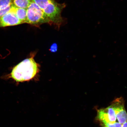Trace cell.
<instances>
[{
    "label": "cell",
    "mask_w": 127,
    "mask_h": 127,
    "mask_svg": "<svg viewBox=\"0 0 127 127\" xmlns=\"http://www.w3.org/2000/svg\"><path fill=\"white\" fill-rule=\"evenodd\" d=\"M27 20L26 23L38 27L40 25L50 22L46 15L38 6L31 1L27 9Z\"/></svg>",
    "instance_id": "obj_3"
},
{
    "label": "cell",
    "mask_w": 127,
    "mask_h": 127,
    "mask_svg": "<svg viewBox=\"0 0 127 127\" xmlns=\"http://www.w3.org/2000/svg\"><path fill=\"white\" fill-rule=\"evenodd\" d=\"M13 4V0H0V8L5 9Z\"/></svg>",
    "instance_id": "obj_10"
},
{
    "label": "cell",
    "mask_w": 127,
    "mask_h": 127,
    "mask_svg": "<svg viewBox=\"0 0 127 127\" xmlns=\"http://www.w3.org/2000/svg\"><path fill=\"white\" fill-rule=\"evenodd\" d=\"M12 11L14 13L17 18L23 24L26 23L27 9L17 7L13 4L12 8Z\"/></svg>",
    "instance_id": "obj_6"
},
{
    "label": "cell",
    "mask_w": 127,
    "mask_h": 127,
    "mask_svg": "<svg viewBox=\"0 0 127 127\" xmlns=\"http://www.w3.org/2000/svg\"><path fill=\"white\" fill-rule=\"evenodd\" d=\"M42 9L50 21L58 28L63 21L61 16L63 9L65 7L64 3L60 4L55 0H32Z\"/></svg>",
    "instance_id": "obj_2"
},
{
    "label": "cell",
    "mask_w": 127,
    "mask_h": 127,
    "mask_svg": "<svg viewBox=\"0 0 127 127\" xmlns=\"http://www.w3.org/2000/svg\"><path fill=\"white\" fill-rule=\"evenodd\" d=\"M115 111L119 123L121 124L127 121V113L125 107V101L122 97L117 98L112 104Z\"/></svg>",
    "instance_id": "obj_4"
},
{
    "label": "cell",
    "mask_w": 127,
    "mask_h": 127,
    "mask_svg": "<svg viewBox=\"0 0 127 127\" xmlns=\"http://www.w3.org/2000/svg\"><path fill=\"white\" fill-rule=\"evenodd\" d=\"M108 116V118L110 123H114L116 120L117 117L115 111L112 105L111 104L109 107L105 108Z\"/></svg>",
    "instance_id": "obj_8"
},
{
    "label": "cell",
    "mask_w": 127,
    "mask_h": 127,
    "mask_svg": "<svg viewBox=\"0 0 127 127\" xmlns=\"http://www.w3.org/2000/svg\"><path fill=\"white\" fill-rule=\"evenodd\" d=\"M35 54L30 58L21 62L13 68L10 77L17 82H23L31 80L39 71V65L34 59Z\"/></svg>",
    "instance_id": "obj_1"
},
{
    "label": "cell",
    "mask_w": 127,
    "mask_h": 127,
    "mask_svg": "<svg viewBox=\"0 0 127 127\" xmlns=\"http://www.w3.org/2000/svg\"><path fill=\"white\" fill-rule=\"evenodd\" d=\"M23 24L11 10L0 17V27L15 26Z\"/></svg>",
    "instance_id": "obj_5"
},
{
    "label": "cell",
    "mask_w": 127,
    "mask_h": 127,
    "mask_svg": "<svg viewBox=\"0 0 127 127\" xmlns=\"http://www.w3.org/2000/svg\"><path fill=\"white\" fill-rule=\"evenodd\" d=\"M122 127H127V121L122 124Z\"/></svg>",
    "instance_id": "obj_14"
},
{
    "label": "cell",
    "mask_w": 127,
    "mask_h": 127,
    "mask_svg": "<svg viewBox=\"0 0 127 127\" xmlns=\"http://www.w3.org/2000/svg\"><path fill=\"white\" fill-rule=\"evenodd\" d=\"M96 119L101 124L110 123L105 108L100 109L97 110Z\"/></svg>",
    "instance_id": "obj_7"
},
{
    "label": "cell",
    "mask_w": 127,
    "mask_h": 127,
    "mask_svg": "<svg viewBox=\"0 0 127 127\" xmlns=\"http://www.w3.org/2000/svg\"><path fill=\"white\" fill-rule=\"evenodd\" d=\"M122 124L117 122L101 124V127H122Z\"/></svg>",
    "instance_id": "obj_11"
},
{
    "label": "cell",
    "mask_w": 127,
    "mask_h": 127,
    "mask_svg": "<svg viewBox=\"0 0 127 127\" xmlns=\"http://www.w3.org/2000/svg\"><path fill=\"white\" fill-rule=\"evenodd\" d=\"M13 5V4L12 6L5 9L0 8V17L6 15V14L7 13H8L10 12L11 10Z\"/></svg>",
    "instance_id": "obj_12"
},
{
    "label": "cell",
    "mask_w": 127,
    "mask_h": 127,
    "mask_svg": "<svg viewBox=\"0 0 127 127\" xmlns=\"http://www.w3.org/2000/svg\"><path fill=\"white\" fill-rule=\"evenodd\" d=\"M58 46L57 44L54 43L51 46L50 50L52 52H56L58 50Z\"/></svg>",
    "instance_id": "obj_13"
},
{
    "label": "cell",
    "mask_w": 127,
    "mask_h": 127,
    "mask_svg": "<svg viewBox=\"0 0 127 127\" xmlns=\"http://www.w3.org/2000/svg\"><path fill=\"white\" fill-rule=\"evenodd\" d=\"M32 0H13V4L17 7L27 9Z\"/></svg>",
    "instance_id": "obj_9"
}]
</instances>
